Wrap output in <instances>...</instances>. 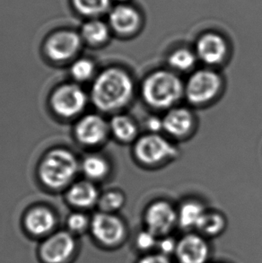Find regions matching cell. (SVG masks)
<instances>
[{"label":"cell","mask_w":262,"mask_h":263,"mask_svg":"<svg viewBox=\"0 0 262 263\" xmlns=\"http://www.w3.org/2000/svg\"><path fill=\"white\" fill-rule=\"evenodd\" d=\"M80 34L70 30H62L49 36L44 44L47 58L54 62H66L76 57L82 47Z\"/></svg>","instance_id":"8fae6325"},{"label":"cell","mask_w":262,"mask_h":263,"mask_svg":"<svg viewBox=\"0 0 262 263\" xmlns=\"http://www.w3.org/2000/svg\"><path fill=\"white\" fill-rule=\"evenodd\" d=\"M82 40L92 46H101L109 41L110 27L100 20H90L81 29Z\"/></svg>","instance_id":"603a6c76"},{"label":"cell","mask_w":262,"mask_h":263,"mask_svg":"<svg viewBox=\"0 0 262 263\" xmlns=\"http://www.w3.org/2000/svg\"><path fill=\"white\" fill-rule=\"evenodd\" d=\"M144 127L146 133H163V117L158 115H150L144 121Z\"/></svg>","instance_id":"f1b7e54d"},{"label":"cell","mask_w":262,"mask_h":263,"mask_svg":"<svg viewBox=\"0 0 262 263\" xmlns=\"http://www.w3.org/2000/svg\"><path fill=\"white\" fill-rule=\"evenodd\" d=\"M74 133L76 139L83 146H101L110 135L109 121L100 114H87L78 120Z\"/></svg>","instance_id":"7c38bea8"},{"label":"cell","mask_w":262,"mask_h":263,"mask_svg":"<svg viewBox=\"0 0 262 263\" xmlns=\"http://www.w3.org/2000/svg\"><path fill=\"white\" fill-rule=\"evenodd\" d=\"M163 134L175 141H185L194 135L198 127V119L191 106L179 104L163 114Z\"/></svg>","instance_id":"ba28073f"},{"label":"cell","mask_w":262,"mask_h":263,"mask_svg":"<svg viewBox=\"0 0 262 263\" xmlns=\"http://www.w3.org/2000/svg\"><path fill=\"white\" fill-rule=\"evenodd\" d=\"M157 242H158V238L146 229L139 232L135 240L137 249L142 253H148L151 250L157 247Z\"/></svg>","instance_id":"4316f807"},{"label":"cell","mask_w":262,"mask_h":263,"mask_svg":"<svg viewBox=\"0 0 262 263\" xmlns=\"http://www.w3.org/2000/svg\"><path fill=\"white\" fill-rule=\"evenodd\" d=\"M224 79L216 68H196L184 81V100L191 107L204 108L219 99Z\"/></svg>","instance_id":"5b68a950"},{"label":"cell","mask_w":262,"mask_h":263,"mask_svg":"<svg viewBox=\"0 0 262 263\" xmlns=\"http://www.w3.org/2000/svg\"><path fill=\"white\" fill-rule=\"evenodd\" d=\"M100 195L95 182L89 180L77 181L67 188V201L78 209H89L96 206Z\"/></svg>","instance_id":"e0dca14e"},{"label":"cell","mask_w":262,"mask_h":263,"mask_svg":"<svg viewBox=\"0 0 262 263\" xmlns=\"http://www.w3.org/2000/svg\"><path fill=\"white\" fill-rule=\"evenodd\" d=\"M137 263H173L169 257L162 253H147L140 258Z\"/></svg>","instance_id":"4dcf8cb0"},{"label":"cell","mask_w":262,"mask_h":263,"mask_svg":"<svg viewBox=\"0 0 262 263\" xmlns=\"http://www.w3.org/2000/svg\"><path fill=\"white\" fill-rule=\"evenodd\" d=\"M70 75L77 82H87L96 77V64L89 58H79L71 65Z\"/></svg>","instance_id":"d4e9b609"},{"label":"cell","mask_w":262,"mask_h":263,"mask_svg":"<svg viewBox=\"0 0 262 263\" xmlns=\"http://www.w3.org/2000/svg\"><path fill=\"white\" fill-rule=\"evenodd\" d=\"M110 29L122 37L134 35L140 29L141 18L138 11L130 6L114 7L109 15Z\"/></svg>","instance_id":"9a60e30c"},{"label":"cell","mask_w":262,"mask_h":263,"mask_svg":"<svg viewBox=\"0 0 262 263\" xmlns=\"http://www.w3.org/2000/svg\"><path fill=\"white\" fill-rule=\"evenodd\" d=\"M176 246H177V241L173 237H171L170 235L158 239V242H157V248L159 249V253L166 256L175 253Z\"/></svg>","instance_id":"f546056e"},{"label":"cell","mask_w":262,"mask_h":263,"mask_svg":"<svg viewBox=\"0 0 262 263\" xmlns=\"http://www.w3.org/2000/svg\"><path fill=\"white\" fill-rule=\"evenodd\" d=\"M139 95L151 110L165 112L184 100V81L168 68H158L142 79Z\"/></svg>","instance_id":"7a4b0ae2"},{"label":"cell","mask_w":262,"mask_h":263,"mask_svg":"<svg viewBox=\"0 0 262 263\" xmlns=\"http://www.w3.org/2000/svg\"><path fill=\"white\" fill-rule=\"evenodd\" d=\"M143 219L145 229L162 238L170 235L177 227V208L167 199H156L145 208Z\"/></svg>","instance_id":"8992f818"},{"label":"cell","mask_w":262,"mask_h":263,"mask_svg":"<svg viewBox=\"0 0 262 263\" xmlns=\"http://www.w3.org/2000/svg\"><path fill=\"white\" fill-rule=\"evenodd\" d=\"M80 167L87 180L92 182L103 181L110 173V162L99 154H91L85 157Z\"/></svg>","instance_id":"44dd1931"},{"label":"cell","mask_w":262,"mask_h":263,"mask_svg":"<svg viewBox=\"0 0 262 263\" xmlns=\"http://www.w3.org/2000/svg\"><path fill=\"white\" fill-rule=\"evenodd\" d=\"M76 249L74 236L68 232H58L50 235L41 247V256L47 263H63Z\"/></svg>","instance_id":"5bb4252c"},{"label":"cell","mask_w":262,"mask_h":263,"mask_svg":"<svg viewBox=\"0 0 262 263\" xmlns=\"http://www.w3.org/2000/svg\"><path fill=\"white\" fill-rule=\"evenodd\" d=\"M174 255L178 263H207L210 256V247L203 235L187 233L177 240Z\"/></svg>","instance_id":"4fadbf2b"},{"label":"cell","mask_w":262,"mask_h":263,"mask_svg":"<svg viewBox=\"0 0 262 263\" xmlns=\"http://www.w3.org/2000/svg\"><path fill=\"white\" fill-rule=\"evenodd\" d=\"M194 50L198 61L204 67L216 69L226 64L230 55L229 43L217 32H205L199 36Z\"/></svg>","instance_id":"30bf717a"},{"label":"cell","mask_w":262,"mask_h":263,"mask_svg":"<svg viewBox=\"0 0 262 263\" xmlns=\"http://www.w3.org/2000/svg\"><path fill=\"white\" fill-rule=\"evenodd\" d=\"M78 169L74 154L65 148H55L45 154L40 162L38 175L45 187L57 191L72 184Z\"/></svg>","instance_id":"277c9868"},{"label":"cell","mask_w":262,"mask_h":263,"mask_svg":"<svg viewBox=\"0 0 262 263\" xmlns=\"http://www.w3.org/2000/svg\"><path fill=\"white\" fill-rule=\"evenodd\" d=\"M90 222L87 216L81 212H74L68 216L67 219V228L73 233H83L90 227Z\"/></svg>","instance_id":"83f0119b"},{"label":"cell","mask_w":262,"mask_h":263,"mask_svg":"<svg viewBox=\"0 0 262 263\" xmlns=\"http://www.w3.org/2000/svg\"><path fill=\"white\" fill-rule=\"evenodd\" d=\"M76 10L85 16H97L110 7V0H72Z\"/></svg>","instance_id":"484cf974"},{"label":"cell","mask_w":262,"mask_h":263,"mask_svg":"<svg viewBox=\"0 0 262 263\" xmlns=\"http://www.w3.org/2000/svg\"><path fill=\"white\" fill-rule=\"evenodd\" d=\"M208 208L198 199H187L177 208L178 226L183 230L196 229Z\"/></svg>","instance_id":"ac0fdd59"},{"label":"cell","mask_w":262,"mask_h":263,"mask_svg":"<svg viewBox=\"0 0 262 263\" xmlns=\"http://www.w3.org/2000/svg\"><path fill=\"white\" fill-rule=\"evenodd\" d=\"M198 62L195 50L187 47H179L172 50L166 58L168 68L177 74L192 73Z\"/></svg>","instance_id":"ffe728a7"},{"label":"cell","mask_w":262,"mask_h":263,"mask_svg":"<svg viewBox=\"0 0 262 263\" xmlns=\"http://www.w3.org/2000/svg\"><path fill=\"white\" fill-rule=\"evenodd\" d=\"M56 218L53 212L45 206H36L29 210L25 217V226L34 235H46L53 229Z\"/></svg>","instance_id":"d6986e66"},{"label":"cell","mask_w":262,"mask_h":263,"mask_svg":"<svg viewBox=\"0 0 262 263\" xmlns=\"http://www.w3.org/2000/svg\"><path fill=\"white\" fill-rule=\"evenodd\" d=\"M180 148L163 133H144L132 145V157L142 168L156 170L177 160Z\"/></svg>","instance_id":"3957f363"},{"label":"cell","mask_w":262,"mask_h":263,"mask_svg":"<svg viewBox=\"0 0 262 263\" xmlns=\"http://www.w3.org/2000/svg\"><path fill=\"white\" fill-rule=\"evenodd\" d=\"M110 136L118 142L124 145H133L140 136L138 121L129 114L119 112L114 114L109 121Z\"/></svg>","instance_id":"2e32d148"},{"label":"cell","mask_w":262,"mask_h":263,"mask_svg":"<svg viewBox=\"0 0 262 263\" xmlns=\"http://www.w3.org/2000/svg\"><path fill=\"white\" fill-rule=\"evenodd\" d=\"M90 228L93 237L106 247H117L127 237V226L116 214L99 211L90 222Z\"/></svg>","instance_id":"9c48e42d"},{"label":"cell","mask_w":262,"mask_h":263,"mask_svg":"<svg viewBox=\"0 0 262 263\" xmlns=\"http://www.w3.org/2000/svg\"><path fill=\"white\" fill-rule=\"evenodd\" d=\"M88 96L78 84L69 83L59 86L50 96V103L54 114L61 118L70 119L85 110Z\"/></svg>","instance_id":"52a82bcc"},{"label":"cell","mask_w":262,"mask_h":263,"mask_svg":"<svg viewBox=\"0 0 262 263\" xmlns=\"http://www.w3.org/2000/svg\"><path fill=\"white\" fill-rule=\"evenodd\" d=\"M137 92L131 73L121 67H110L100 72L92 82L90 99L102 112H123L134 101Z\"/></svg>","instance_id":"6da1fadb"},{"label":"cell","mask_w":262,"mask_h":263,"mask_svg":"<svg viewBox=\"0 0 262 263\" xmlns=\"http://www.w3.org/2000/svg\"><path fill=\"white\" fill-rule=\"evenodd\" d=\"M126 204V196L119 190H110L100 195L97 205L100 211L115 214Z\"/></svg>","instance_id":"cb8c5ba5"},{"label":"cell","mask_w":262,"mask_h":263,"mask_svg":"<svg viewBox=\"0 0 262 263\" xmlns=\"http://www.w3.org/2000/svg\"><path fill=\"white\" fill-rule=\"evenodd\" d=\"M227 227V217L222 212L208 209L196 230L204 237L213 238L222 235Z\"/></svg>","instance_id":"7402d4cb"}]
</instances>
